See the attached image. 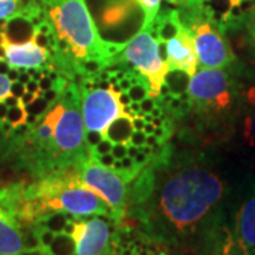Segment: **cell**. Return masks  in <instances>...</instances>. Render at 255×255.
<instances>
[{
  "instance_id": "6da1fadb",
  "label": "cell",
  "mask_w": 255,
  "mask_h": 255,
  "mask_svg": "<svg viewBox=\"0 0 255 255\" xmlns=\"http://www.w3.org/2000/svg\"><path fill=\"white\" fill-rule=\"evenodd\" d=\"M153 160V156H152ZM149 163L129 191L127 217L152 243L196 254L227 199V183L210 164Z\"/></svg>"
},
{
  "instance_id": "7a4b0ae2",
  "label": "cell",
  "mask_w": 255,
  "mask_h": 255,
  "mask_svg": "<svg viewBox=\"0 0 255 255\" xmlns=\"http://www.w3.org/2000/svg\"><path fill=\"white\" fill-rule=\"evenodd\" d=\"M17 139L18 159L34 179L80 169L88 159L80 87L70 82Z\"/></svg>"
},
{
  "instance_id": "3957f363",
  "label": "cell",
  "mask_w": 255,
  "mask_h": 255,
  "mask_svg": "<svg viewBox=\"0 0 255 255\" xmlns=\"http://www.w3.org/2000/svg\"><path fill=\"white\" fill-rule=\"evenodd\" d=\"M58 40V51L50 55L51 68L73 80L77 64L87 60H110L125 43L104 41L85 0H37Z\"/></svg>"
},
{
  "instance_id": "277c9868",
  "label": "cell",
  "mask_w": 255,
  "mask_h": 255,
  "mask_svg": "<svg viewBox=\"0 0 255 255\" xmlns=\"http://www.w3.org/2000/svg\"><path fill=\"white\" fill-rule=\"evenodd\" d=\"M190 111L200 122L214 127L237 117L244 92L226 68H200L190 77L187 88Z\"/></svg>"
},
{
  "instance_id": "5b68a950",
  "label": "cell",
  "mask_w": 255,
  "mask_h": 255,
  "mask_svg": "<svg viewBox=\"0 0 255 255\" xmlns=\"http://www.w3.org/2000/svg\"><path fill=\"white\" fill-rule=\"evenodd\" d=\"M177 11L183 24L191 31L200 68H228L237 60L227 33L216 23L191 4L177 7Z\"/></svg>"
},
{
  "instance_id": "8992f818",
  "label": "cell",
  "mask_w": 255,
  "mask_h": 255,
  "mask_svg": "<svg viewBox=\"0 0 255 255\" xmlns=\"http://www.w3.org/2000/svg\"><path fill=\"white\" fill-rule=\"evenodd\" d=\"M129 64L136 73L142 74L149 84V95L159 98L160 88L166 82L169 68L163 58L160 57V43L157 41L150 28H140L132 37L122 51L111 57L108 65L111 64Z\"/></svg>"
},
{
  "instance_id": "52a82bcc",
  "label": "cell",
  "mask_w": 255,
  "mask_h": 255,
  "mask_svg": "<svg viewBox=\"0 0 255 255\" xmlns=\"http://www.w3.org/2000/svg\"><path fill=\"white\" fill-rule=\"evenodd\" d=\"M80 177L88 189L95 191L108 204L111 219L115 223H122L127 219L129 190L128 184L117 170L101 164L95 157L88 156L80 167Z\"/></svg>"
},
{
  "instance_id": "ba28073f",
  "label": "cell",
  "mask_w": 255,
  "mask_h": 255,
  "mask_svg": "<svg viewBox=\"0 0 255 255\" xmlns=\"http://www.w3.org/2000/svg\"><path fill=\"white\" fill-rule=\"evenodd\" d=\"M119 95L121 91H117L110 84L108 88L81 91V114L85 130L100 132L102 137H105L112 122L122 117L133 118V115L125 111Z\"/></svg>"
},
{
  "instance_id": "9c48e42d",
  "label": "cell",
  "mask_w": 255,
  "mask_h": 255,
  "mask_svg": "<svg viewBox=\"0 0 255 255\" xmlns=\"http://www.w3.org/2000/svg\"><path fill=\"white\" fill-rule=\"evenodd\" d=\"M64 233L70 234L75 241V255H110L111 234L110 223L92 216V219L71 216L64 227Z\"/></svg>"
},
{
  "instance_id": "30bf717a",
  "label": "cell",
  "mask_w": 255,
  "mask_h": 255,
  "mask_svg": "<svg viewBox=\"0 0 255 255\" xmlns=\"http://www.w3.org/2000/svg\"><path fill=\"white\" fill-rule=\"evenodd\" d=\"M189 4L216 23L224 33L246 28L255 14V0H191Z\"/></svg>"
},
{
  "instance_id": "8fae6325",
  "label": "cell",
  "mask_w": 255,
  "mask_h": 255,
  "mask_svg": "<svg viewBox=\"0 0 255 255\" xmlns=\"http://www.w3.org/2000/svg\"><path fill=\"white\" fill-rule=\"evenodd\" d=\"M179 13V11H177ZM166 64L169 73H183L189 78L193 77L199 68V60L194 50L191 31L180 20L177 33L166 41Z\"/></svg>"
},
{
  "instance_id": "7c38bea8",
  "label": "cell",
  "mask_w": 255,
  "mask_h": 255,
  "mask_svg": "<svg viewBox=\"0 0 255 255\" xmlns=\"http://www.w3.org/2000/svg\"><path fill=\"white\" fill-rule=\"evenodd\" d=\"M223 219L233 236L244 243L255 255V184L238 201L233 211H228L224 204Z\"/></svg>"
},
{
  "instance_id": "4fadbf2b",
  "label": "cell",
  "mask_w": 255,
  "mask_h": 255,
  "mask_svg": "<svg viewBox=\"0 0 255 255\" xmlns=\"http://www.w3.org/2000/svg\"><path fill=\"white\" fill-rule=\"evenodd\" d=\"M38 251L31 227H23L7 210L0 206V255Z\"/></svg>"
},
{
  "instance_id": "5bb4252c",
  "label": "cell",
  "mask_w": 255,
  "mask_h": 255,
  "mask_svg": "<svg viewBox=\"0 0 255 255\" xmlns=\"http://www.w3.org/2000/svg\"><path fill=\"white\" fill-rule=\"evenodd\" d=\"M3 46L6 50V61L10 64V67L17 70L40 68L46 65L50 58V53L46 48L38 46L31 36L23 43H14L7 37Z\"/></svg>"
},
{
  "instance_id": "9a60e30c",
  "label": "cell",
  "mask_w": 255,
  "mask_h": 255,
  "mask_svg": "<svg viewBox=\"0 0 255 255\" xmlns=\"http://www.w3.org/2000/svg\"><path fill=\"white\" fill-rule=\"evenodd\" d=\"M38 253L41 255H75V241L64 231H54L48 244Z\"/></svg>"
},
{
  "instance_id": "2e32d148",
  "label": "cell",
  "mask_w": 255,
  "mask_h": 255,
  "mask_svg": "<svg viewBox=\"0 0 255 255\" xmlns=\"http://www.w3.org/2000/svg\"><path fill=\"white\" fill-rule=\"evenodd\" d=\"M243 102L246 104L244 117V139L250 146L255 147V85L248 88L243 95Z\"/></svg>"
},
{
  "instance_id": "e0dca14e",
  "label": "cell",
  "mask_w": 255,
  "mask_h": 255,
  "mask_svg": "<svg viewBox=\"0 0 255 255\" xmlns=\"http://www.w3.org/2000/svg\"><path fill=\"white\" fill-rule=\"evenodd\" d=\"M133 125H132V118L122 117L118 118L115 122H112V125L108 128L107 135L104 139H110L114 143H125L130 145V135L133 133Z\"/></svg>"
},
{
  "instance_id": "ac0fdd59",
  "label": "cell",
  "mask_w": 255,
  "mask_h": 255,
  "mask_svg": "<svg viewBox=\"0 0 255 255\" xmlns=\"http://www.w3.org/2000/svg\"><path fill=\"white\" fill-rule=\"evenodd\" d=\"M139 7L143 11V23L142 28L150 27V24L155 21L156 16L160 10L162 0H136Z\"/></svg>"
},
{
  "instance_id": "d6986e66",
  "label": "cell",
  "mask_w": 255,
  "mask_h": 255,
  "mask_svg": "<svg viewBox=\"0 0 255 255\" xmlns=\"http://www.w3.org/2000/svg\"><path fill=\"white\" fill-rule=\"evenodd\" d=\"M27 108L21 104H18L16 107H10L7 110V115H6V121L9 122L10 125L14 128L20 127L23 124H26L27 121Z\"/></svg>"
},
{
  "instance_id": "ffe728a7",
  "label": "cell",
  "mask_w": 255,
  "mask_h": 255,
  "mask_svg": "<svg viewBox=\"0 0 255 255\" xmlns=\"http://www.w3.org/2000/svg\"><path fill=\"white\" fill-rule=\"evenodd\" d=\"M127 94L129 95L130 101L140 102V101H143L145 98L149 97V84L146 81L136 82V84H133V85L129 88V91H128Z\"/></svg>"
},
{
  "instance_id": "44dd1931",
  "label": "cell",
  "mask_w": 255,
  "mask_h": 255,
  "mask_svg": "<svg viewBox=\"0 0 255 255\" xmlns=\"http://www.w3.org/2000/svg\"><path fill=\"white\" fill-rule=\"evenodd\" d=\"M112 147H114V142H111L110 139H102L98 145L95 146V147H92V149H88V156H91V157H98V156L102 155H107V153H110L111 150H112Z\"/></svg>"
},
{
  "instance_id": "7402d4cb",
  "label": "cell",
  "mask_w": 255,
  "mask_h": 255,
  "mask_svg": "<svg viewBox=\"0 0 255 255\" xmlns=\"http://www.w3.org/2000/svg\"><path fill=\"white\" fill-rule=\"evenodd\" d=\"M246 31H247V46H248L250 51H251L255 57V14L251 17V20L247 23Z\"/></svg>"
},
{
  "instance_id": "603a6c76",
  "label": "cell",
  "mask_w": 255,
  "mask_h": 255,
  "mask_svg": "<svg viewBox=\"0 0 255 255\" xmlns=\"http://www.w3.org/2000/svg\"><path fill=\"white\" fill-rule=\"evenodd\" d=\"M104 137L100 132H94V130H85V145L88 149H92L100 143Z\"/></svg>"
},
{
  "instance_id": "cb8c5ba5",
  "label": "cell",
  "mask_w": 255,
  "mask_h": 255,
  "mask_svg": "<svg viewBox=\"0 0 255 255\" xmlns=\"http://www.w3.org/2000/svg\"><path fill=\"white\" fill-rule=\"evenodd\" d=\"M10 88H11V81L7 78V75L0 74V101L6 100V97H9Z\"/></svg>"
},
{
  "instance_id": "d4e9b609",
  "label": "cell",
  "mask_w": 255,
  "mask_h": 255,
  "mask_svg": "<svg viewBox=\"0 0 255 255\" xmlns=\"http://www.w3.org/2000/svg\"><path fill=\"white\" fill-rule=\"evenodd\" d=\"M111 153L114 155V157L117 160H121L125 156H128V145H125V143H114V147H112Z\"/></svg>"
},
{
  "instance_id": "484cf974",
  "label": "cell",
  "mask_w": 255,
  "mask_h": 255,
  "mask_svg": "<svg viewBox=\"0 0 255 255\" xmlns=\"http://www.w3.org/2000/svg\"><path fill=\"white\" fill-rule=\"evenodd\" d=\"M145 140L146 133L143 130H133V133L130 135V145L140 147L142 145H145Z\"/></svg>"
},
{
  "instance_id": "4316f807",
  "label": "cell",
  "mask_w": 255,
  "mask_h": 255,
  "mask_svg": "<svg viewBox=\"0 0 255 255\" xmlns=\"http://www.w3.org/2000/svg\"><path fill=\"white\" fill-rule=\"evenodd\" d=\"M36 98H38V95H36V94H33V92L30 91H24V94L20 97V102H21V105H24L27 108L28 105H31L36 101Z\"/></svg>"
},
{
  "instance_id": "83f0119b",
  "label": "cell",
  "mask_w": 255,
  "mask_h": 255,
  "mask_svg": "<svg viewBox=\"0 0 255 255\" xmlns=\"http://www.w3.org/2000/svg\"><path fill=\"white\" fill-rule=\"evenodd\" d=\"M24 87H26V91L33 92V94H36V95H38V97H41V95H43V92H41V90H40V85H38V81L33 80V78H31V80H30Z\"/></svg>"
},
{
  "instance_id": "f1b7e54d",
  "label": "cell",
  "mask_w": 255,
  "mask_h": 255,
  "mask_svg": "<svg viewBox=\"0 0 255 255\" xmlns=\"http://www.w3.org/2000/svg\"><path fill=\"white\" fill-rule=\"evenodd\" d=\"M26 91V87H24V84H20V82H11V88H10V92L13 94V95H16L17 98H20L23 94Z\"/></svg>"
},
{
  "instance_id": "f546056e",
  "label": "cell",
  "mask_w": 255,
  "mask_h": 255,
  "mask_svg": "<svg viewBox=\"0 0 255 255\" xmlns=\"http://www.w3.org/2000/svg\"><path fill=\"white\" fill-rule=\"evenodd\" d=\"M97 160L100 162L101 164H104V166H108V167H112V164L115 163V157H114V155L112 153H107V155H102V156H98L97 157Z\"/></svg>"
},
{
  "instance_id": "4dcf8cb0",
  "label": "cell",
  "mask_w": 255,
  "mask_h": 255,
  "mask_svg": "<svg viewBox=\"0 0 255 255\" xmlns=\"http://www.w3.org/2000/svg\"><path fill=\"white\" fill-rule=\"evenodd\" d=\"M167 7H172V9H177V7H182V6H186L189 4L191 0H164Z\"/></svg>"
},
{
  "instance_id": "1f68e13d",
  "label": "cell",
  "mask_w": 255,
  "mask_h": 255,
  "mask_svg": "<svg viewBox=\"0 0 255 255\" xmlns=\"http://www.w3.org/2000/svg\"><path fill=\"white\" fill-rule=\"evenodd\" d=\"M145 124V119L142 118V117H133V118H132V125H133V129H135V130H143Z\"/></svg>"
},
{
  "instance_id": "d6a6232c",
  "label": "cell",
  "mask_w": 255,
  "mask_h": 255,
  "mask_svg": "<svg viewBox=\"0 0 255 255\" xmlns=\"http://www.w3.org/2000/svg\"><path fill=\"white\" fill-rule=\"evenodd\" d=\"M145 145L150 146L152 149H155L156 146H159V142H157V137L152 133V135H146V140H145Z\"/></svg>"
},
{
  "instance_id": "836d02e7",
  "label": "cell",
  "mask_w": 255,
  "mask_h": 255,
  "mask_svg": "<svg viewBox=\"0 0 255 255\" xmlns=\"http://www.w3.org/2000/svg\"><path fill=\"white\" fill-rule=\"evenodd\" d=\"M18 74H20V71H18L17 68H13V67H11L9 70V73L6 74V75H7V78H9L10 81L16 82L18 80Z\"/></svg>"
},
{
  "instance_id": "e575fe53",
  "label": "cell",
  "mask_w": 255,
  "mask_h": 255,
  "mask_svg": "<svg viewBox=\"0 0 255 255\" xmlns=\"http://www.w3.org/2000/svg\"><path fill=\"white\" fill-rule=\"evenodd\" d=\"M10 68L11 67H10V64L6 60H0V74H4L6 75V74L9 73Z\"/></svg>"
},
{
  "instance_id": "d590c367",
  "label": "cell",
  "mask_w": 255,
  "mask_h": 255,
  "mask_svg": "<svg viewBox=\"0 0 255 255\" xmlns=\"http://www.w3.org/2000/svg\"><path fill=\"white\" fill-rule=\"evenodd\" d=\"M156 127L153 125V122H146L145 127H143V132H145L146 135H152L153 132H155Z\"/></svg>"
},
{
  "instance_id": "8d00e7d4",
  "label": "cell",
  "mask_w": 255,
  "mask_h": 255,
  "mask_svg": "<svg viewBox=\"0 0 255 255\" xmlns=\"http://www.w3.org/2000/svg\"><path fill=\"white\" fill-rule=\"evenodd\" d=\"M119 98H121V102H122V105H124V107H129V105H130V102H132L127 92H121Z\"/></svg>"
},
{
  "instance_id": "74e56055",
  "label": "cell",
  "mask_w": 255,
  "mask_h": 255,
  "mask_svg": "<svg viewBox=\"0 0 255 255\" xmlns=\"http://www.w3.org/2000/svg\"><path fill=\"white\" fill-rule=\"evenodd\" d=\"M137 153H139V147H137V146H133V145L128 146V156H129V157H132V159H133Z\"/></svg>"
},
{
  "instance_id": "f35d334b",
  "label": "cell",
  "mask_w": 255,
  "mask_h": 255,
  "mask_svg": "<svg viewBox=\"0 0 255 255\" xmlns=\"http://www.w3.org/2000/svg\"><path fill=\"white\" fill-rule=\"evenodd\" d=\"M6 255H38V251H36V253H23V254H6Z\"/></svg>"
},
{
  "instance_id": "ab89813d",
  "label": "cell",
  "mask_w": 255,
  "mask_h": 255,
  "mask_svg": "<svg viewBox=\"0 0 255 255\" xmlns=\"http://www.w3.org/2000/svg\"><path fill=\"white\" fill-rule=\"evenodd\" d=\"M110 255H115V254H112V253H111V254ZM118 255H122V254H118Z\"/></svg>"
},
{
  "instance_id": "60d3db41",
  "label": "cell",
  "mask_w": 255,
  "mask_h": 255,
  "mask_svg": "<svg viewBox=\"0 0 255 255\" xmlns=\"http://www.w3.org/2000/svg\"><path fill=\"white\" fill-rule=\"evenodd\" d=\"M38 255H41V254H40V253H38Z\"/></svg>"
}]
</instances>
